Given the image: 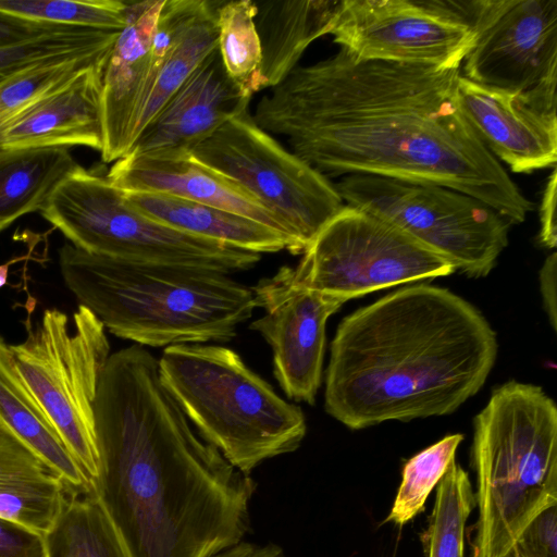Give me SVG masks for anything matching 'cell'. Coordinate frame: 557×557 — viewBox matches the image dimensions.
Segmentation results:
<instances>
[{
    "mask_svg": "<svg viewBox=\"0 0 557 557\" xmlns=\"http://www.w3.org/2000/svg\"><path fill=\"white\" fill-rule=\"evenodd\" d=\"M460 69L339 50L296 66L252 117L327 176L367 174L445 186L522 223L534 205L481 141L459 101Z\"/></svg>",
    "mask_w": 557,
    "mask_h": 557,
    "instance_id": "1",
    "label": "cell"
},
{
    "mask_svg": "<svg viewBox=\"0 0 557 557\" xmlns=\"http://www.w3.org/2000/svg\"><path fill=\"white\" fill-rule=\"evenodd\" d=\"M94 412L91 493L131 557H212L243 541L256 483L196 435L149 350L110 354Z\"/></svg>",
    "mask_w": 557,
    "mask_h": 557,
    "instance_id": "2",
    "label": "cell"
},
{
    "mask_svg": "<svg viewBox=\"0 0 557 557\" xmlns=\"http://www.w3.org/2000/svg\"><path fill=\"white\" fill-rule=\"evenodd\" d=\"M497 349L472 304L443 287L405 286L339 322L324 409L351 430L453 413L482 388Z\"/></svg>",
    "mask_w": 557,
    "mask_h": 557,
    "instance_id": "3",
    "label": "cell"
},
{
    "mask_svg": "<svg viewBox=\"0 0 557 557\" xmlns=\"http://www.w3.org/2000/svg\"><path fill=\"white\" fill-rule=\"evenodd\" d=\"M63 281L111 334L143 347L230 342L256 306L251 287L210 269L127 261L64 244Z\"/></svg>",
    "mask_w": 557,
    "mask_h": 557,
    "instance_id": "4",
    "label": "cell"
},
{
    "mask_svg": "<svg viewBox=\"0 0 557 557\" xmlns=\"http://www.w3.org/2000/svg\"><path fill=\"white\" fill-rule=\"evenodd\" d=\"M470 463L478 519L472 557H504L557 505V408L541 386L508 381L473 420Z\"/></svg>",
    "mask_w": 557,
    "mask_h": 557,
    "instance_id": "5",
    "label": "cell"
},
{
    "mask_svg": "<svg viewBox=\"0 0 557 557\" xmlns=\"http://www.w3.org/2000/svg\"><path fill=\"white\" fill-rule=\"evenodd\" d=\"M158 366L162 384L199 436L242 472L296 450L305 438L301 408L283 399L231 348L169 346Z\"/></svg>",
    "mask_w": 557,
    "mask_h": 557,
    "instance_id": "6",
    "label": "cell"
},
{
    "mask_svg": "<svg viewBox=\"0 0 557 557\" xmlns=\"http://www.w3.org/2000/svg\"><path fill=\"white\" fill-rule=\"evenodd\" d=\"M41 216L74 247L127 261L215 270L253 268L261 255L187 234L135 210L106 176L79 164L58 185Z\"/></svg>",
    "mask_w": 557,
    "mask_h": 557,
    "instance_id": "7",
    "label": "cell"
},
{
    "mask_svg": "<svg viewBox=\"0 0 557 557\" xmlns=\"http://www.w3.org/2000/svg\"><path fill=\"white\" fill-rule=\"evenodd\" d=\"M10 349L26 387L94 487L99 469L94 404L110 356L103 324L82 305L72 327L64 312L47 309Z\"/></svg>",
    "mask_w": 557,
    "mask_h": 557,
    "instance_id": "8",
    "label": "cell"
},
{
    "mask_svg": "<svg viewBox=\"0 0 557 557\" xmlns=\"http://www.w3.org/2000/svg\"><path fill=\"white\" fill-rule=\"evenodd\" d=\"M455 271L438 252L396 225L344 205L309 243L297 267H283L275 276L289 287L321 292L346 302Z\"/></svg>",
    "mask_w": 557,
    "mask_h": 557,
    "instance_id": "9",
    "label": "cell"
},
{
    "mask_svg": "<svg viewBox=\"0 0 557 557\" xmlns=\"http://www.w3.org/2000/svg\"><path fill=\"white\" fill-rule=\"evenodd\" d=\"M347 205L396 225L470 277L490 274L511 224L485 202L430 183L350 174L335 184Z\"/></svg>",
    "mask_w": 557,
    "mask_h": 557,
    "instance_id": "10",
    "label": "cell"
},
{
    "mask_svg": "<svg viewBox=\"0 0 557 557\" xmlns=\"http://www.w3.org/2000/svg\"><path fill=\"white\" fill-rule=\"evenodd\" d=\"M190 154L247 189L304 250L344 207L329 177L258 126L249 110L223 124Z\"/></svg>",
    "mask_w": 557,
    "mask_h": 557,
    "instance_id": "11",
    "label": "cell"
},
{
    "mask_svg": "<svg viewBox=\"0 0 557 557\" xmlns=\"http://www.w3.org/2000/svg\"><path fill=\"white\" fill-rule=\"evenodd\" d=\"M329 34L360 59L445 70L473 45L465 0H342Z\"/></svg>",
    "mask_w": 557,
    "mask_h": 557,
    "instance_id": "12",
    "label": "cell"
},
{
    "mask_svg": "<svg viewBox=\"0 0 557 557\" xmlns=\"http://www.w3.org/2000/svg\"><path fill=\"white\" fill-rule=\"evenodd\" d=\"M462 75L510 94L557 87V0H467Z\"/></svg>",
    "mask_w": 557,
    "mask_h": 557,
    "instance_id": "13",
    "label": "cell"
},
{
    "mask_svg": "<svg viewBox=\"0 0 557 557\" xmlns=\"http://www.w3.org/2000/svg\"><path fill=\"white\" fill-rule=\"evenodd\" d=\"M264 313L249 329L269 344L273 374L287 398L315 403L322 382L326 322L345 304L331 295L293 288L275 275L251 287Z\"/></svg>",
    "mask_w": 557,
    "mask_h": 557,
    "instance_id": "14",
    "label": "cell"
},
{
    "mask_svg": "<svg viewBox=\"0 0 557 557\" xmlns=\"http://www.w3.org/2000/svg\"><path fill=\"white\" fill-rule=\"evenodd\" d=\"M557 87L510 94L460 74L458 96L470 125L502 164L515 173L556 166Z\"/></svg>",
    "mask_w": 557,
    "mask_h": 557,
    "instance_id": "15",
    "label": "cell"
},
{
    "mask_svg": "<svg viewBox=\"0 0 557 557\" xmlns=\"http://www.w3.org/2000/svg\"><path fill=\"white\" fill-rule=\"evenodd\" d=\"M250 99L226 73L216 48L147 124L128 153H190L223 124L248 110Z\"/></svg>",
    "mask_w": 557,
    "mask_h": 557,
    "instance_id": "16",
    "label": "cell"
},
{
    "mask_svg": "<svg viewBox=\"0 0 557 557\" xmlns=\"http://www.w3.org/2000/svg\"><path fill=\"white\" fill-rule=\"evenodd\" d=\"M110 183L124 193H156L224 209L293 238L284 224L255 196L190 153H128L110 168Z\"/></svg>",
    "mask_w": 557,
    "mask_h": 557,
    "instance_id": "17",
    "label": "cell"
},
{
    "mask_svg": "<svg viewBox=\"0 0 557 557\" xmlns=\"http://www.w3.org/2000/svg\"><path fill=\"white\" fill-rule=\"evenodd\" d=\"M164 0L126 2V23L102 73L103 148L101 159L115 162L133 145V131L151 75V44Z\"/></svg>",
    "mask_w": 557,
    "mask_h": 557,
    "instance_id": "18",
    "label": "cell"
},
{
    "mask_svg": "<svg viewBox=\"0 0 557 557\" xmlns=\"http://www.w3.org/2000/svg\"><path fill=\"white\" fill-rule=\"evenodd\" d=\"M94 65L29 107L0 132V147L86 146L101 152L102 73Z\"/></svg>",
    "mask_w": 557,
    "mask_h": 557,
    "instance_id": "19",
    "label": "cell"
},
{
    "mask_svg": "<svg viewBox=\"0 0 557 557\" xmlns=\"http://www.w3.org/2000/svg\"><path fill=\"white\" fill-rule=\"evenodd\" d=\"M73 493L52 467L0 422V517L46 535Z\"/></svg>",
    "mask_w": 557,
    "mask_h": 557,
    "instance_id": "20",
    "label": "cell"
},
{
    "mask_svg": "<svg viewBox=\"0 0 557 557\" xmlns=\"http://www.w3.org/2000/svg\"><path fill=\"white\" fill-rule=\"evenodd\" d=\"M124 193V191H123ZM138 212L174 230L257 253H302L289 236L250 218L156 193H124Z\"/></svg>",
    "mask_w": 557,
    "mask_h": 557,
    "instance_id": "21",
    "label": "cell"
},
{
    "mask_svg": "<svg viewBox=\"0 0 557 557\" xmlns=\"http://www.w3.org/2000/svg\"><path fill=\"white\" fill-rule=\"evenodd\" d=\"M337 4L334 0L256 2L261 71L268 88L285 79L305 50L329 34Z\"/></svg>",
    "mask_w": 557,
    "mask_h": 557,
    "instance_id": "22",
    "label": "cell"
},
{
    "mask_svg": "<svg viewBox=\"0 0 557 557\" xmlns=\"http://www.w3.org/2000/svg\"><path fill=\"white\" fill-rule=\"evenodd\" d=\"M0 422L52 467L75 494L92 492V482L70 454L15 367L0 336Z\"/></svg>",
    "mask_w": 557,
    "mask_h": 557,
    "instance_id": "23",
    "label": "cell"
},
{
    "mask_svg": "<svg viewBox=\"0 0 557 557\" xmlns=\"http://www.w3.org/2000/svg\"><path fill=\"white\" fill-rule=\"evenodd\" d=\"M77 165L66 147H0V232L40 211Z\"/></svg>",
    "mask_w": 557,
    "mask_h": 557,
    "instance_id": "24",
    "label": "cell"
},
{
    "mask_svg": "<svg viewBox=\"0 0 557 557\" xmlns=\"http://www.w3.org/2000/svg\"><path fill=\"white\" fill-rule=\"evenodd\" d=\"M220 4L221 2L209 0L206 10L159 64L151 77L148 91L135 121L133 145L172 95L218 48V9Z\"/></svg>",
    "mask_w": 557,
    "mask_h": 557,
    "instance_id": "25",
    "label": "cell"
},
{
    "mask_svg": "<svg viewBox=\"0 0 557 557\" xmlns=\"http://www.w3.org/2000/svg\"><path fill=\"white\" fill-rule=\"evenodd\" d=\"M45 537L48 557H131L92 493H73Z\"/></svg>",
    "mask_w": 557,
    "mask_h": 557,
    "instance_id": "26",
    "label": "cell"
},
{
    "mask_svg": "<svg viewBox=\"0 0 557 557\" xmlns=\"http://www.w3.org/2000/svg\"><path fill=\"white\" fill-rule=\"evenodd\" d=\"M256 15V2L250 0L221 2L218 9V51L228 76L249 98L268 88Z\"/></svg>",
    "mask_w": 557,
    "mask_h": 557,
    "instance_id": "27",
    "label": "cell"
},
{
    "mask_svg": "<svg viewBox=\"0 0 557 557\" xmlns=\"http://www.w3.org/2000/svg\"><path fill=\"white\" fill-rule=\"evenodd\" d=\"M111 50L57 57L29 65L0 83V132L29 107L78 73L106 64Z\"/></svg>",
    "mask_w": 557,
    "mask_h": 557,
    "instance_id": "28",
    "label": "cell"
},
{
    "mask_svg": "<svg viewBox=\"0 0 557 557\" xmlns=\"http://www.w3.org/2000/svg\"><path fill=\"white\" fill-rule=\"evenodd\" d=\"M474 507L469 475L455 460L437 484L428 528L421 534L425 557H465L466 523Z\"/></svg>",
    "mask_w": 557,
    "mask_h": 557,
    "instance_id": "29",
    "label": "cell"
},
{
    "mask_svg": "<svg viewBox=\"0 0 557 557\" xmlns=\"http://www.w3.org/2000/svg\"><path fill=\"white\" fill-rule=\"evenodd\" d=\"M462 434H450L411 457L385 522L404 525L424 510L426 498L455 461Z\"/></svg>",
    "mask_w": 557,
    "mask_h": 557,
    "instance_id": "30",
    "label": "cell"
},
{
    "mask_svg": "<svg viewBox=\"0 0 557 557\" xmlns=\"http://www.w3.org/2000/svg\"><path fill=\"white\" fill-rule=\"evenodd\" d=\"M126 2L120 0H0V12L38 24L122 30Z\"/></svg>",
    "mask_w": 557,
    "mask_h": 557,
    "instance_id": "31",
    "label": "cell"
},
{
    "mask_svg": "<svg viewBox=\"0 0 557 557\" xmlns=\"http://www.w3.org/2000/svg\"><path fill=\"white\" fill-rule=\"evenodd\" d=\"M120 30L59 26L23 44L0 48V83L44 60L111 50Z\"/></svg>",
    "mask_w": 557,
    "mask_h": 557,
    "instance_id": "32",
    "label": "cell"
},
{
    "mask_svg": "<svg viewBox=\"0 0 557 557\" xmlns=\"http://www.w3.org/2000/svg\"><path fill=\"white\" fill-rule=\"evenodd\" d=\"M208 3L209 0L163 1L151 44L150 81L163 58L183 38L199 15L206 10Z\"/></svg>",
    "mask_w": 557,
    "mask_h": 557,
    "instance_id": "33",
    "label": "cell"
},
{
    "mask_svg": "<svg viewBox=\"0 0 557 557\" xmlns=\"http://www.w3.org/2000/svg\"><path fill=\"white\" fill-rule=\"evenodd\" d=\"M0 557H48L44 534L0 517Z\"/></svg>",
    "mask_w": 557,
    "mask_h": 557,
    "instance_id": "34",
    "label": "cell"
},
{
    "mask_svg": "<svg viewBox=\"0 0 557 557\" xmlns=\"http://www.w3.org/2000/svg\"><path fill=\"white\" fill-rule=\"evenodd\" d=\"M556 186L557 170L556 166L545 184L541 205H540V244L547 248L554 249L557 244V223H556Z\"/></svg>",
    "mask_w": 557,
    "mask_h": 557,
    "instance_id": "35",
    "label": "cell"
},
{
    "mask_svg": "<svg viewBox=\"0 0 557 557\" xmlns=\"http://www.w3.org/2000/svg\"><path fill=\"white\" fill-rule=\"evenodd\" d=\"M59 26L38 24L0 12V48L34 39Z\"/></svg>",
    "mask_w": 557,
    "mask_h": 557,
    "instance_id": "36",
    "label": "cell"
},
{
    "mask_svg": "<svg viewBox=\"0 0 557 557\" xmlns=\"http://www.w3.org/2000/svg\"><path fill=\"white\" fill-rule=\"evenodd\" d=\"M556 269L557 255L552 252L543 262L539 273L540 292L543 306L547 314L550 326L556 330L557 326V296H556Z\"/></svg>",
    "mask_w": 557,
    "mask_h": 557,
    "instance_id": "37",
    "label": "cell"
},
{
    "mask_svg": "<svg viewBox=\"0 0 557 557\" xmlns=\"http://www.w3.org/2000/svg\"><path fill=\"white\" fill-rule=\"evenodd\" d=\"M212 557H282V549L274 544H256L242 541Z\"/></svg>",
    "mask_w": 557,
    "mask_h": 557,
    "instance_id": "38",
    "label": "cell"
},
{
    "mask_svg": "<svg viewBox=\"0 0 557 557\" xmlns=\"http://www.w3.org/2000/svg\"><path fill=\"white\" fill-rule=\"evenodd\" d=\"M21 260V258H15L10 260L3 264H0V288L3 287L8 283L10 267Z\"/></svg>",
    "mask_w": 557,
    "mask_h": 557,
    "instance_id": "39",
    "label": "cell"
}]
</instances>
